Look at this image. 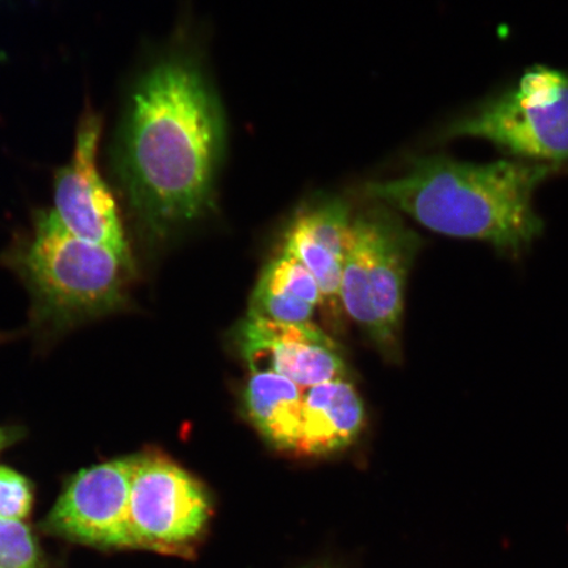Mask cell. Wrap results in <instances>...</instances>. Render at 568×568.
<instances>
[{
    "mask_svg": "<svg viewBox=\"0 0 568 568\" xmlns=\"http://www.w3.org/2000/svg\"><path fill=\"white\" fill-rule=\"evenodd\" d=\"M225 148L222 106L195 57H163L140 78L120 133L116 172L155 237L204 217Z\"/></svg>",
    "mask_w": 568,
    "mask_h": 568,
    "instance_id": "obj_1",
    "label": "cell"
},
{
    "mask_svg": "<svg viewBox=\"0 0 568 568\" xmlns=\"http://www.w3.org/2000/svg\"><path fill=\"white\" fill-rule=\"evenodd\" d=\"M557 172L514 159L474 163L429 154L412 160L400 175L366 183L361 194L426 230L480 241L503 257L517 260L544 233L535 194Z\"/></svg>",
    "mask_w": 568,
    "mask_h": 568,
    "instance_id": "obj_2",
    "label": "cell"
},
{
    "mask_svg": "<svg viewBox=\"0 0 568 568\" xmlns=\"http://www.w3.org/2000/svg\"><path fill=\"white\" fill-rule=\"evenodd\" d=\"M423 244L387 205L365 199L355 209L341 305L389 362L402 359L407 283Z\"/></svg>",
    "mask_w": 568,
    "mask_h": 568,
    "instance_id": "obj_3",
    "label": "cell"
},
{
    "mask_svg": "<svg viewBox=\"0 0 568 568\" xmlns=\"http://www.w3.org/2000/svg\"><path fill=\"white\" fill-rule=\"evenodd\" d=\"M21 266L40 316L60 325L120 307L133 267L131 255L73 236L52 212L36 222Z\"/></svg>",
    "mask_w": 568,
    "mask_h": 568,
    "instance_id": "obj_4",
    "label": "cell"
},
{
    "mask_svg": "<svg viewBox=\"0 0 568 568\" xmlns=\"http://www.w3.org/2000/svg\"><path fill=\"white\" fill-rule=\"evenodd\" d=\"M444 140L480 139L514 160L568 165V70L532 67L507 89L450 120Z\"/></svg>",
    "mask_w": 568,
    "mask_h": 568,
    "instance_id": "obj_5",
    "label": "cell"
},
{
    "mask_svg": "<svg viewBox=\"0 0 568 568\" xmlns=\"http://www.w3.org/2000/svg\"><path fill=\"white\" fill-rule=\"evenodd\" d=\"M207 491L193 475L158 453L134 457L130 497L132 548L189 549L207 527Z\"/></svg>",
    "mask_w": 568,
    "mask_h": 568,
    "instance_id": "obj_6",
    "label": "cell"
},
{
    "mask_svg": "<svg viewBox=\"0 0 568 568\" xmlns=\"http://www.w3.org/2000/svg\"><path fill=\"white\" fill-rule=\"evenodd\" d=\"M134 457L78 473L48 517V527L73 541L132 548L130 497Z\"/></svg>",
    "mask_w": 568,
    "mask_h": 568,
    "instance_id": "obj_7",
    "label": "cell"
},
{
    "mask_svg": "<svg viewBox=\"0 0 568 568\" xmlns=\"http://www.w3.org/2000/svg\"><path fill=\"white\" fill-rule=\"evenodd\" d=\"M102 120L88 112L78 125L73 158L59 170L52 215L73 236L131 255L115 199L98 169Z\"/></svg>",
    "mask_w": 568,
    "mask_h": 568,
    "instance_id": "obj_8",
    "label": "cell"
},
{
    "mask_svg": "<svg viewBox=\"0 0 568 568\" xmlns=\"http://www.w3.org/2000/svg\"><path fill=\"white\" fill-rule=\"evenodd\" d=\"M233 339L251 373L281 375L302 388L347 379L338 344L314 323L287 324L246 315Z\"/></svg>",
    "mask_w": 568,
    "mask_h": 568,
    "instance_id": "obj_9",
    "label": "cell"
},
{
    "mask_svg": "<svg viewBox=\"0 0 568 568\" xmlns=\"http://www.w3.org/2000/svg\"><path fill=\"white\" fill-rule=\"evenodd\" d=\"M357 205L345 197L326 196L305 204L284 231L281 251L293 255L314 275L322 293V307L333 325H338L341 280L349 251Z\"/></svg>",
    "mask_w": 568,
    "mask_h": 568,
    "instance_id": "obj_10",
    "label": "cell"
},
{
    "mask_svg": "<svg viewBox=\"0 0 568 568\" xmlns=\"http://www.w3.org/2000/svg\"><path fill=\"white\" fill-rule=\"evenodd\" d=\"M366 423L365 404L349 379L304 388L295 454L324 456L352 445Z\"/></svg>",
    "mask_w": 568,
    "mask_h": 568,
    "instance_id": "obj_11",
    "label": "cell"
},
{
    "mask_svg": "<svg viewBox=\"0 0 568 568\" xmlns=\"http://www.w3.org/2000/svg\"><path fill=\"white\" fill-rule=\"evenodd\" d=\"M322 305L318 284L293 255L280 252L268 262L253 290L247 315L287 324L312 323Z\"/></svg>",
    "mask_w": 568,
    "mask_h": 568,
    "instance_id": "obj_12",
    "label": "cell"
},
{
    "mask_svg": "<svg viewBox=\"0 0 568 568\" xmlns=\"http://www.w3.org/2000/svg\"><path fill=\"white\" fill-rule=\"evenodd\" d=\"M304 388L273 373H251L243 406L247 420L275 449L294 452Z\"/></svg>",
    "mask_w": 568,
    "mask_h": 568,
    "instance_id": "obj_13",
    "label": "cell"
},
{
    "mask_svg": "<svg viewBox=\"0 0 568 568\" xmlns=\"http://www.w3.org/2000/svg\"><path fill=\"white\" fill-rule=\"evenodd\" d=\"M39 550L23 521L0 518V568H38Z\"/></svg>",
    "mask_w": 568,
    "mask_h": 568,
    "instance_id": "obj_14",
    "label": "cell"
},
{
    "mask_svg": "<svg viewBox=\"0 0 568 568\" xmlns=\"http://www.w3.org/2000/svg\"><path fill=\"white\" fill-rule=\"evenodd\" d=\"M30 483L11 468L0 467V518L23 521L32 507Z\"/></svg>",
    "mask_w": 568,
    "mask_h": 568,
    "instance_id": "obj_15",
    "label": "cell"
},
{
    "mask_svg": "<svg viewBox=\"0 0 568 568\" xmlns=\"http://www.w3.org/2000/svg\"><path fill=\"white\" fill-rule=\"evenodd\" d=\"M13 442V432L10 429L0 428V450L9 446Z\"/></svg>",
    "mask_w": 568,
    "mask_h": 568,
    "instance_id": "obj_16",
    "label": "cell"
}]
</instances>
